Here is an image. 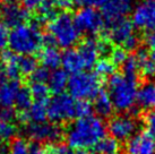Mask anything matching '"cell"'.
Returning a JSON list of instances; mask_svg holds the SVG:
<instances>
[{
  "instance_id": "cell-12",
  "label": "cell",
  "mask_w": 155,
  "mask_h": 154,
  "mask_svg": "<svg viewBox=\"0 0 155 154\" xmlns=\"http://www.w3.org/2000/svg\"><path fill=\"white\" fill-rule=\"evenodd\" d=\"M109 36L113 43L118 45H121V48L129 41L130 38L135 36L134 33V25L127 18H124L121 21H118L110 25V32Z\"/></svg>"
},
{
  "instance_id": "cell-51",
  "label": "cell",
  "mask_w": 155,
  "mask_h": 154,
  "mask_svg": "<svg viewBox=\"0 0 155 154\" xmlns=\"http://www.w3.org/2000/svg\"><path fill=\"white\" fill-rule=\"evenodd\" d=\"M2 153V150H1V147H0V154Z\"/></svg>"
},
{
  "instance_id": "cell-5",
  "label": "cell",
  "mask_w": 155,
  "mask_h": 154,
  "mask_svg": "<svg viewBox=\"0 0 155 154\" xmlns=\"http://www.w3.org/2000/svg\"><path fill=\"white\" fill-rule=\"evenodd\" d=\"M68 90L74 99L92 100L102 92L101 81L96 74L90 72H81L74 74L68 81Z\"/></svg>"
},
{
  "instance_id": "cell-30",
  "label": "cell",
  "mask_w": 155,
  "mask_h": 154,
  "mask_svg": "<svg viewBox=\"0 0 155 154\" xmlns=\"http://www.w3.org/2000/svg\"><path fill=\"white\" fill-rule=\"evenodd\" d=\"M94 67L95 74L100 77H111L114 74V68H116V66L112 64L111 60L107 58L100 59Z\"/></svg>"
},
{
  "instance_id": "cell-44",
  "label": "cell",
  "mask_w": 155,
  "mask_h": 154,
  "mask_svg": "<svg viewBox=\"0 0 155 154\" xmlns=\"http://www.w3.org/2000/svg\"><path fill=\"white\" fill-rule=\"evenodd\" d=\"M71 4L75 5V6H78V7H91L93 5V0H70Z\"/></svg>"
},
{
  "instance_id": "cell-8",
  "label": "cell",
  "mask_w": 155,
  "mask_h": 154,
  "mask_svg": "<svg viewBox=\"0 0 155 154\" xmlns=\"http://www.w3.org/2000/svg\"><path fill=\"white\" fill-rule=\"evenodd\" d=\"M131 23L134 27L143 31L155 30V1L143 0L133 9Z\"/></svg>"
},
{
  "instance_id": "cell-46",
  "label": "cell",
  "mask_w": 155,
  "mask_h": 154,
  "mask_svg": "<svg viewBox=\"0 0 155 154\" xmlns=\"http://www.w3.org/2000/svg\"><path fill=\"white\" fill-rule=\"evenodd\" d=\"M110 0H93V5L92 6H96V7H103L108 4Z\"/></svg>"
},
{
  "instance_id": "cell-47",
  "label": "cell",
  "mask_w": 155,
  "mask_h": 154,
  "mask_svg": "<svg viewBox=\"0 0 155 154\" xmlns=\"http://www.w3.org/2000/svg\"><path fill=\"white\" fill-rule=\"evenodd\" d=\"M68 154H92V153H88V152H85V151H78V152H73V153H68Z\"/></svg>"
},
{
  "instance_id": "cell-19",
  "label": "cell",
  "mask_w": 155,
  "mask_h": 154,
  "mask_svg": "<svg viewBox=\"0 0 155 154\" xmlns=\"http://www.w3.org/2000/svg\"><path fill=\"white\" fill-rule=\"evenodd\" d=\"M136 102L143 109H152L155 108V83L146 82L144 83L137 91Z\"/></svg>"
},
{
  "instance_id": "cell-42",
  "label": "cell",
  "mask_w": 155,
  "mask_h": 154,
  "mask_svg": "<svg viewBox=\"0 0 155 154\" xmlns=\"http://www.w3.org/2000/svg\"><path fill=\"white\" fill-rule=\"evenodd\" d=\"M30 154H48V149L34 142L30 145Z\"/></svg>"
},
{
  "instance_id": "cell-3",
  "label": "cell",
  "mask_w": 155,
  "mask_h": 154,
  "mask_svg": "<svg viewBox=\"0 0 155 154\" xmlns=\"http://www.w3.org/2000/svg\"><path fill=\"white\" fill-rule=\"evenodd\" d=\"M108 87V94L114 109L119 111L133 109L137 99V79L124 74H113L109 78Z\"/></svg>"
},
{
  "instance_id": "cell-28",
  "label": "cell",
  "mask_w": 155,
  "mask_h": 154,
  "mask_svg": "<svg viewBox=\"0 0 155 154\" xmlns=\"http://www.w3.org/2000/svg\"><path fill=\"white\" fill-rule=\"evenodd\" d=\"M31 94L34 101L38 102H49V94L50 90L49 86L44 83H33L31 85Z\"/></svg>"
},
{
  "instance_id": "cell-9",
  "label": "cell",
  "mask_w": 155,
  "mask_h": 154,
  "mask_svg": "<svg viewBox=\"0 0 155 154\" xmlns=\"http://www.w3.org/2000/svg\"><path fill=\"white\" fill-rule=\"evenodd\" d=\"M108 129L116 141H129L137 130V122L130 116H117L110 120Z\"/></svg>"
},
{
  "instance_id": "cell-38",
  "label": "cell",
  "mask_w": 155,
  "mask_h": 154,
  "mask_svg": "<svg viewBox=\"0 0 155 154\" xmlns=\"http://www.w3.org/2000/svg\"><path fill=\"white\" fill-rule=\"evenodd\" d=\"M16 118V112L13 108H0V121L12 122Z\"/></svg>"
},
{
  "instance_id": "cell-40",
  "label": "cell",
  "mask_w": 155,
  "mask_h": 154,
  "mask_svg": "<svg viewBox=\"0 0 155 154\" xmlns=\"http://www.w3.org/2000/svg\"><path fill=\"white\" fill-rule=\"evenodd\" d=\"M9 31L8 27L4 23H0V50H4L5 47L8 44Z\"/></svg>"
},
{
  "instance_id": "cell-21",
  "label": "cell",
  "mask_w": 155,
  "mask_h": 154,
  "mask_svg": "<svg viewBox=\"0 0 155 154\" xmlns=\"http://www.w3.org/2000/svg\"><path fill=\"white\" fill-rule=\"evenodd\" d=\"M43 67L48 69H58L61 64V53L56 47H44L39 55Z\"/></svg>"
},
{
  "instance_id": "cell-33",
  "label": "cell",
  "mask_w": 155,
  "mask_h": 154,
  "mask_svg": "<svg viewBox=\"0 0 155 154\" xmlns=\"http://www.w3.org/2000/svg\"><path fill=\"white\" fill-rule=\"evenodd\" d=\"M8 154H30V145L24 139H15L9 147Z\"/></svg>"
},
{
  "instance_id": "cell-29",
  "label": "cell",
  "mask_w": 155,
  "mask_h": 154,
  "mask_svg": "<svg viewBox=\"0 0 155 154\" xmlns=\"http://www.w3.org/2000/svg\"><path fill=\"white\" fill-rule=\"evenodd\" d=\"M18 66H19L21 74L32 75V73L38 68V61L33 56H19L18 57Z\"/></svg>"
},
{
  "instance_id": "cell-50",
  "label": "cell",
  "mask_w": 155,
  "mask_h": 154,
  "mask_svg": "<svg viewBox=\"0 0 155 154\" xmlns=\"http://www.w3.org/2000/svg\"><path fill=\"white\" fill-rule=\"evenodd\" d=\"M47 149H48V154H54V153H53V152H52L51 150H50V149H49V146H48Z\"/></svg>"
},
{
  "instance_id": "cell-17",
  "label": "cell",
  "mask_w": 155,
  "mask_h": 154,
  "mask_svg": "<svg viewBox=\"0 0 155 154\" xmlns=\"http://www.w3.org/2000/svg\"><path fill=\"white\" fill-rule=\"evenodd\" d=\"M61 65L65 72L71 73L73 75L86 69L81 55L78 53L77 50L74 49H68L61 55Z\"/></svg>"
},
{
  "instance_id": "cell-2",
  "label": "cell",
  "mask_w": 155,
  "mask_h": 154,
  "mask_svg": "<svg viewBox=\"0 0 155 154\" xmlns=\"http://www.w3.org/2000/svg\"><path fill=\"white\" fill-rule=\"evenodd\" d=\"M43 35L38 23L22 24L9 32L8 45L15 55L32 56L42 45Z\"/></svg>"
},
{
  "instance_id": "cell-27",
  "label": "cell",
  "mask_w": 155,
  "mask_h": 154,
  "mask_svg": "<svg viewBox=\"0 0 155 154\" xmlns=\"http://www.w3.org/2000/svg\"><path fill=\"white\" fill-rule=\"evenodd\" d=\"M32 94H31L30 89L27 87H22L18 91L17 95H16V100H15V105L21 112L28 111V109L32 105Z\"/></svg>"
},
{
  "instance_id": "cell-1",
  "label": "cell",
  "mask_w": 155,
  "mask_h": 154,
  "mask_svg": "<svg viewBox=\"0 0 155 154\" xmlns=\"http://www.w3.org/2000/svg\"><path fill=\"white\" fill-rule=\"evenodd\" d=\"M107 134V127L103 120L93 115L78 118L67 129L66 142L69 147L75 150H86L103 139Z\"/></svg>"
},
{
  "instance_id": "cell-20",
  "label": "cell",
  "mask_w": 155,
  "mask_h": 154,
  "mask_svg": "<svg viewBox=\"0 0 155 154\" xmlns=\"http://www.w3.org/2000/svg\"><path fill=\"white\" fill-rule=\"evenodd\" d=\"M18 57L10 50L4 51L1 53V62L5 66L6 73L10 81H17L21 76V70L18 66Z\"/></svg>"
},
{
  "instance_id": "cell-49",
  "label": "cell",
  "mask_w": 155,
  "mask_h": 154,
  "mask_svg": "<svg viewBox=\"0 0 155 154\" xmlns=\"http://www.w3.org/2000/svg\"><path fill=\"white\" fill-rule=\"evenodd\" d=\"M150 56H151V59L153 60V62L155 64V50L154 51H152V53L150 55Z\"/></svg>"
},
{
  "instance_id": "cell-43",
  "label": "cell",
  "mask_w": 155,
  "mask_h": 154,
  "mask_svg": "<svg viewBox=\"0 0 155 154\" xmlns=\"http://www.w3.org/2000/svg\"><path fill=\"white\" fill-rule=\"evenodd\" d=\"M145 42H146L147 47H150L154 51L155 50V30L148 32L145 38Z\"/></svg>"
},
{
  "instance_id": "cell-48",
  "label": "cell",
  "mask_w": 155,
  "mask_h": 154,
  "mask_svg": "<svg viewBox=\"0 0 155 154\" xmlns=\"http://www.w3.org/2000/svg\"><path fill=\"white\" fill-rule=\"evenodd\" d=\"M1 1H2V2H5L6 5H8V4H14L16 0H1Z\"/></svg>"
},
{
  "instance_id": "cell-45",
  "label": "cell",
  "mask_w": 155,
  "mask_h": 154,
  "mask_svg": "<svg viewBox=\"0 0 155 154\" xmlns=\"http://www.w3.org/2000/svg\"><path fill=\"white\" fill-rule=\"evenodd\" d=\"M7 73H6V69H5V66L2 65V62H0V85L4 84L7 82Z\"/></svg>"
},
{
  "instance_id": "cell-16",
  "label": "cell",
  "mask_w": 155,
  "mask_h": 154,
  "mask_svg": "<svg viewBox=\"0 0 155 154\" xmlns=\"http://www.w3.org/2000/svg\"><path fill=\"white\" fill-rule=\"evenodd\" d=\"M78 53L81 55L83 61L86 68L94 67L99 61V49H97V41L94 38H86L83 41L77 49Z\"/></svg>"
},
{
  "instance_id": "cell-25",
  "label": "cell",
  "mask_w": 155,
  "mask_h": 154,
  "mask_svg": "<svg viewBox=\"0 0 155 154\" xmlns=\"http://www.w3.org/2000/svg\"><path fill=\"white\" fill-rule=\"evenodd\" d=\"M48 103L49 102H38L34 101L32 103L28 111H26L28 121L40 124V122H45V119L48 118Z\"/></svg>"
},
{
  "instance_id": "cell-23",
  "label": "cell",
  "mask_w": 155,
  "mask_h": 154,
  "mask_svg": "<svg viewBox=\"0 0 155 154\" xmlns=\"http://www.w3.org/2000/svg\"><path fill=\"white\" fill-rule=\"evenodd\" d=\"M135 56L138 61V67L140 73L146 77L155 76V64L151 59L150 53L145 49H139Z\"/></svg>"
},
{
  "instance_id": "cell-7",
  "label": "cell",
  "mask_w": 155,
  "mask_h": 154,
  "mask_svg": "<svg viewBox=\"0 0 155 154\" xmlns=\"http://www.w3.org/2000/svg\"><path fill=\"white\" fill-rule=\"evenodd\" d=\"M75 24L81 33L94 35L103 30L105 22L102 14L93 7H84L78 10L75 17Z\"/></svg>"
},
{
  "instance_id": "cell-35",
  "label": "cell",
  "mask_w": 155,
  "mask_h": 154,
  "mask_svg": "<svg viewBox=\"0 0 155 154\" xmlns=\"http://www.w3.org/2000/svg\"><path fill=\"white\" fill-rule=\"evenodd\" d=\"M50 74L51 73L49 72V69L42 66V67H38L35 69L31 75V78H32L33 83H44L45 84V82L49 81Z\"/></svg>"
},
{
  "instance_id": "cell-26",
  "label": "cell",
  "mask_w": 155,
  "mask_h": 154,
  "mask_svg": "<svg viewBox=\"0 0 155 154\" xmlns=\"http://www.w3.org/2000/svg\"><path fill=\"white\" fill-rule=\"evenodd\" d=\"M94 149L97 154H119L120 152L119 142L113 137H104L95 145Z\"/></svg>"
},
{
  "instance_id": "cell-32",
  "label": "cell",
  "mask_w": 155,
  "mask_h": 154,
  "mask_svg": "<svg viewBox=\"0 0 155 154\" xmlns=\"http://www.w3.org/2000/svg\"><path fill=\"white\" fill-rule=\"evenodd\" d=\"M16 126L13 122L0 121V142H8L16 135Z\"/></svg>"
},
{
  "instance_id": "cell-39",
  "label": "cell",
  "mask_w": 155,
  "mask_h": 154,
  "mask_svg": "<svg viewBox=\"0 0 155 154\" xmlns=\"http://www.w3.org/2000/svg\"><path fill=\"white\" fill-rule=\"evenodd\" d=\"M97 49H99L100 56H108L111 55L112 52V45L108 40H97Z\"/></svg>"
},
{
  "instance_id": "cell-18",
  "label": "cell",
  "mask_w": 155,
  "mask_h": 154,
  "mask_svg": "<svg viewBox=\"0 0 155 154\" xmlns=\"http://www.w3.org/2000/svg\"><path fill=\"white\" fill-rule=\"evenodd\" d=\"M21 89L18 81H7L0 85V108H12Z\"/></svg>"
},
{
  "instance_id": "cell-11",
  "label": "cell",
  "mask_w": 155,
  "mask_h": 154,
  "mask_svg": "<svg viewBox=\"0 0 155 154\" xmlns=\"http://www.w3.org/2000/svg\"><path fill=\"white\" fill-rule=\"evenodd\" d=\"M133 8V0H110L108 4L102 7V16L104 22L111 25L116 22L126 18Z\"/></svg>"
},
{
  "instance_id": "cell-13",
  "label": "cell",
  "mask_w": 155,
  "mask_h": 154,
  "mask_svg": "<svg viewBox=\"0 0 155 154\" xmlns=\"http://www.w3.org/2000/svg\"><path fill=\"white\" fill-rule=\"evenodd\" d=\"M0 15L5 25L7 27L12 26L13 28L24 24V22L27 21V18L30 16L28 12L24 7H21L16 4L5 5L0 10Z\"/></svg>"
},
{
  "instance_id": "cell-6",
  "label": "cell",
  "mask_w": 155,
  "mask_h": 154,
  "mask_svg": "<svg viewBox=\"0 0 155 154\" xmlns=\"http://www.w3.org/2000/svg\"><path fill=\"white\" fill-rule=\"evenodd\" d=\"M76 100L70 94L56 95L48 103V118L53 122H64L76 117Z\"/></svg>"
},
{
  "instance_id": "cell-31",
  "label": "cell",
  "mask_w": 155,
  "mask_h": 154,
  "mask_svg": "<svg viewBox=\"0 0 155 154\" xmlns=\"http://www.w3.org/2000/svg\"><path fill=\"white\" fill-rule=\"evenodd\" d=\"M122 72L124 75L130 78L137 79V75L139 73V67H138V61L136 59V56H128L124 65H122Z\"/></svg>"
},
{
  "instance_id": "cell-22",
  "label": "cell",
  "mask_w": 155,
  "mask_h": 154,
  "mask_svg": "<svg viewBox=\"0 0 155 154\" xmlns=\"http://www.w3.org/2000/svg\"><path fill=\"white\" fill-rule=\"evenodd\" d=\"M69 77L67 75V72L64 69H54L49 77V90L50 92H53L54 94H61L64 90L68 86Z\"/></svg>"
},
{
  "instance_id": "cell-36",
  "label": "cell",
  "mask_w": 155,
  "mask_h": 154,
  "mask_svg": "<svg viewBox=\"0 0 155 154\" xmlns=\"http://www.w3.org/2000/svg\"><path fill=\"white\" fill-rule=\"evenodd\" d=\"M92 115V105L86 100H78L76 102V117L83 118Z\"/></svg>"
},
{
  "instance_id": "cell-14",
  "label": "cell",
  "mask_w": 155,
  "mask_h": 154,
  "mask_svg": "<svg viewBox=\"0 0 155 154\" xmlns=\"http://www.w3.org/2000/svg\"><path fill=\"white\" fill-rule=\"evenodd\" d=\"M127 154H155V141L146 133L137 134L127 142Z\"/></svg>"
},
{
  "instance_id": "cell-24",
  "label": "cell",
  "mask_w": 155,
  "mask_h": 154,
  "mask_svg": "<svg viewBox=\"0 0 155 154\" xmlns=\"http://www.w3.org/2000/svg\"><path fill=\"white\" fill-rule=\"evenodd\" d=\"M113 104L110 96L105 92H101L96 98L94 102V110L96 113L102 118H108L113 112Z\"/></svg>"
},
{
  "instance_id": "cell-37",
  "label": "cell",
  "mask_w": 155,
  "mask_h": 154,
  "mask_svg": "<svg viewBox=\"0 0 155 154\" xmlns=\"http://www.w3.org/2000/svg\"><path fill=\"white\" fill-rule=\"evenodd\" d=\"M146 134L155 141V111L148 112L145 117Z\"/></svg>"
},
{
  "instance_id": "cell-10",
  "label": "cell",
  "mask_w": 155,
  "mask_h": 154,
  "mask_svg": "<svg viewBox=\"0 0 155 154\" xmlns=\"http://www.w3.org/2000/svg\"><path fill=\"white\" fill-rule=\"evenodd\" d=\"M25 134L35 143L44 141L56 143L62 136V130L58 125H51L48 122H32L28 126H26Z\"/></svg>"
},
{
  "instance_id": "cell-41",
  "label": "cell",
  "mask_w": 155,
  "mask_h": 154,
  "mask_svg": "<svg viewBox=\"0 0 155 154\" xmlns=\"http://www.w3.org/2000/svg\"><path fill=\"white\" fill-rule=\"evenodd\" d=\"M43 2V0H22L23 7L28 12V10H35L39 9L41 4Z\"/></svg>"
},
{
  "instance_id": "cell-4",
  "label": "cell",
  "mask_w": 155,
  "mask_h": 154,
  "mask_svg": "<svg viewBox=\"0 0 155 154\" xmlns=\"http://www.w3.org/2000/svg\"><path fill=\"white\" fill-rule=\"evenodd\" d=\"M48 30L56 44L67 50L76 45L81 38V32L75 24L74 17L65 12L50 22Z\"/></svg>"
},
{
  "instance_id": "cell-52",
  "label": "cell",
  "mask_w": 155,
  "mask_h": 154,
  "mask_svg": "<svg viewBox=\"0 0 155 154\" xmlns=\"http://www.w3.org/2000/svg\"><path fill=\"white\" fill-rule=\"evenodd\" d=\"M153 1H155V0H153Z\"/></svg>"
},
{
  "instance_id": "cell-15",
  "label": "cell",
  "mask_w": 155,
  "mask_h": 154,
  "mask_svg": "<svg viewBox=\"0 0 155 154\" xmlns=\"http://www.w3.org/2000/svg\"><path fill=\"white\" fill-rule=\"evenodd\" d=\"M71 5L70 0H43L39 7V19L41 22H51L64 10L70 8Z\"/></svg>"
},
{
  "instance_id": "cell-34",
  "label": "cell",
  "mask_w": 155,
  "mask_h": 154,
  "mask_svg": "<svg viewBox=\"0 0 155 154\" xmlns=\"http://www.w3.org/2000/svg\"><path fill=\"white\" fill-rule=\"evenodd\" d=\"M110 57H111L110 60H111L112 64L114 65V66H119V65L122 66L124 62H125L126 60H127V58H128V53H127V51H126L124 48L118 47L112 50Z\"/></svg>"
}]
</instances>
